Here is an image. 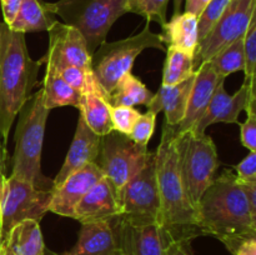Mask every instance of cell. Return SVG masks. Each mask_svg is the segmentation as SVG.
<instances>
[{"label": "cell", "instance_id": "1", "mask_svg": "<svg viewBox=\"0 0 256 255\" xmlns=\"http://www.w3.org/2000/svg\"><path fill=\"white\" fill-rule=\"evenodd\" d=\"M154 162L160 196V225L172 240L192 242L202 236L198 209L189 199L180 174L176 126L165 120Z\"/></svg>", "mask_w": 256, "mask_h": 255}, {"label": "cell", "instance_id": "2", "mask_svg": "<svg viewBox=\"0 0 256 255\" xmlns=\"http://www.w3.org/2000/svg\"><path fill=\"white\" fill-rule=\"evenodd\" d=\"M198 218L202 234L219 239L229 252L242 240L256 236V218L232 170H224L205 190Z\"/></svg>", "mask_w": 256, "mask_h": 255}, {"label": "cell", "instance_id": "3", "mask_svg": "<svg viewBox=\"0 0 256 255\" xmlns=\"http://www.w3.org/2000/svg\"><path fill=\"white\" fill-rule=\"evenodd\" d=\"M40 62L30 58L25 34L0 24V135L8 146L10 129L18 112L38 84Z\"/></svg>", "mask_w": 256, "mask_h": 255}, {"label": "cell", "instance_id": "4", "mask_svg": "<svg viewBox=\"0 0 256 255\" xmlns=\"http://www.w3.org/2000/svg\"><path fill=\"white\" fill-rule=\"evenodd\" d=\"M49 115L42 90L32 94L18 112L15 149L10 176L25 180L38 189H52V180L42 172V152Z\"/></svg>", "mask_w": 256, "mask_h": 255}, {"label": "cell", "instance_id": "5", "mask_svg": "<svg viewBox=\"0 0 256 255\" xmlns=\"http://www.w3.org/2000/svg\"><path fill=\"white\" fill-rule=\"evenodd\" d=\"M128 0H58L49 10L64 24L79 30L90 55L105 42L110 28L128 12Z\"/></svg>", "mask_w": 256, "mask_h": 255}, {"label": "cell", "instance_id": "6", "mask_svg": "<svg viewBox=\"0 0 256 255\" xmlns=\"http://www.w3.org/2000/svg\"><path fill=\"white\" fill-rule=\"evenodd\" d=\"M149 24L146 22L144 29L136 35L118 42H104L92 55V74L108 94L124 75L132 72L134 62L145 49L166 52L159 34L152 32Z\"/></svg>", "mask_w": 256, "mask_h": 255}, {"label": "cell", "instance_id": "7", "mask_svg": "<svg viewBox=\"0 0 256 255\" xmlns=\"http://www.w3.org/2000/svg\"><path fill=\"white\" fill-rule=\"evenodd\" d=\"M178 152L185 189L198 209L200 198L212 184L220 166L216 145L209 135L198 136L189 130L178 132Z\"/></svg>", "mask_w": 256, "mask_h": 255}, {"label": "cell", "instance_id": "8", "mask_svg": "<svg viewBox=\"0 0 256 255\" xmlns=\"http://www.w3.org/2000/svg\"><path fill=\"white\" fill-rule=\"evenodd\" d=\"M52 189H38L18 178H5L0 204V244L9 236L15 225L24 220L40 222L49 212Z\"/></svg>", "mask_w": 256, "mask_h": 255}, {"label": "cell", "instance_id": "9", "mask_svg": "<svg viewBox=\"0 0 256 255\" xmlns=\"http://www.w3.org/2000/svg\"><path fill=\"white\" fill-rule=\"evenodd\" d=\"M152 156L154 152H149L148 146L138 145L128 135L112 130L100 138L99 154L95 162L118 192Z\"/></svg>", "mask_w": 256, "mask_h": 255}, {"label": "cell", "instance_id": "10", "mask_svg": "<svg viewBox=\"0 0 256 255\" xmlns=\"http://www.w3.org/2000/svg\"><path fill=\"white\" fill-rule=\"evenodd\" d=\"M154 156L116 192L120 205L118 218L130 224H160V196Z\"/></svg>", "mask_w": 256, "mask_h": 255}, {"label": "cell", "instance_id": "11", "mask_svg": "<svg viewBox=\"0 0 256 255\" xmlns=\"http://www.w3.org/2000/svg\"><path fill=\"white\" fill-rule=\"evenodd\" d=\"M256 14V0H230L225 12L206 36L199 42L194 55V69L212 60L238 39L242 38Z\"/></svg>", "mask_w": 256, "mask_h": 255}, {"label": "cell", "instance_id": "12", "mask_svg": "<svg viewBox=\"0 0 256 255\" xmlns=\"http://www.w3.org/2000/svg\"><path fill=\"white\" fill-rule=\"evenodd\" d=\"M118 250L125 255H165L172 242L169 232L160 224L135 225L119 218L110 220Z\"/></svg>", "mask_w": 256, "mask_h": 255}, {"label": "cell", "instance_id": "13", "mask_svg": "<svg viewBox=\"0 0 256 255\" xmlns=\"http://www.w3.org/2000/svg\"><path fill=\"white\" fill-rule=\"evenodd\" d=\"M49 48L42 59L50 62L56 69L74 65L85 70H92V55L79 30L64 22H55L49 30Z\"/></svg>", "mask_w": 256, "mask_h": 255}, {"label": "cell", "instance_id": "14", "mask_svg": "<svg viewBox=\"0 0 256 255\" xmlns=\"http://www.w3.org/2000/svg\"><path fill=\"white\" fill-rule=\"evenodd\" d=\"M256 98L255 82L242 85L234 95L228 94L224 88V82L218 85L216 90L210 99L206 110L196 124L190 129L198 136L206 134V128L215 122H228V124H240L239 115L246 109L249 100ZM189 132V130H188Z\"/></svg>", "mask_w": 256, "mask_h": 255}, {"label": "cell", "instance_id": "15", "mask_svg": "<svg viewBox=\"0 0 256 255\" xmlns=\"http://www.w3.org/2000/svg\"><path fill=\"white\" fill-rule=\"evenodd\" d=\"M105 175L96 162H89L52 188L49 212L62 216H74V209L84 195Z\"/></svg>", "mask_w": 256, "mask_h": 255}, {"label": "cell", "instance_id": "16", "mask_svg": "<svg viewBox=\"0 0 256 255\" xmlns=\"http://www.w3.org/2000/svg\"><path fill=\"white\" fill-rule=\"evenodd\" d=\"M112 108L108 100V92L98 82L92 72H89L80 92L78 109L90 129L99 136H104L112 132Z\"/></svg>", "mask_w": 256, "mask_h": 255}, {"label": "cell", "instance_id": "17", "mask_svg": "<svg viewBox=\"0 0 256 255\" xmlns=\"http://www.w3.org/2000/svg\"><path fill=\"white\" fill-rule=\"evenodd\" d=\"M120 215L116 192L108 178L100 179L74 209L72 219L79 222H110Z\"/></svg>", "mask_w": 256, "mask_h": 255}, {"label": "cell", "instance_id": "18", "mask_svg": "<svg viewBox=\"0 0 256 255\" xmlns=\"http://www.w3.org/2000/svg\"><path fill=\"white\" fill-rule=\"evenodd\" d=\"M100 138L102 136L95 134L90 129L89 125L85 122L84 118L79 115L74 139L65 156L64 164L62 165L56 176L52 179V188L62 184L70 174L79 170L84 165L96 162L98 154H99Z\"/></svg>", "mask_w": 256, "mask_h": 255}, {"label": "cell", "instance_id": "19", "mask_svg": "<svg viewBox=\"0 0 256 255\" xmlns=\"http://www.w3.org/2000/svg\"><path fill=\"white\" fill-rule=\"evenodd\" d=\"M225 79L220 78L212 69L210 62H204L195 70L194 82H192V92L189 95L186 112L184 119L176 125L178 132H185L192 129L198 120L202 116L209 105L212 94L216 90L220 82Z\"/></svg>", "mask_w": 256, "mask_h": 255}, {"label": "cell", "instance_id": "20", "mask_svg": "<svg viewBox=\"0 0 256 255\" xmlns=\"http://www.w3.org/2000/svg\"><path fill=\"white\" fill-rule=\"evenodd\" d=\"M116 239L110 222H82L78 242L62 255H114Z\"/></svg>", "mask_w": 256, "mask_h": 255}, {"label": "cell", "instance_id": "21", "mask_svg": "<svg viewBox=\"0 0 256 255\" xmlns=\"http://www.w3.org/2000/svg\"><path fill=\"white\" fill-rule=\"evenodd\" d=\"M195 74L192 78L178 85H162L159 88L156 94H154L148 108L149 112L159 114L165 112V122L169 125L176 126L184 119L186 112L189 95L192 92Z\"/></svg>", "mask_w": 256, "mask_h": 255}, {"label": "cell", "instance_id": "22", "mask_svg": "<svg viewBox=\"0 0 256 255\" xmlns=\"http://www.w3.org/2000/svg\"><path fill=\"white\" fill-rule=\"evenodd\" d=\"M160 40L166 46L175 48L194 56L199 45L198 18L189 12H178L162 25Z\"/></svg>", "mask_w": 256, "mask_h": 255}, {"label": "cell", "instance_id": "23", "mask_svg": "<svg viewBox=\"0 0 256 255\" xmlns=\"http://www.w3.org/2000/svg\"><path fill=\"white\" fill-rule=\"evenodd\" d=\"M45 75L42 79V102L46 109L52 110L60 106L79 108L80 92L72 89L62 76L56 68L44 62Z\"/></svg>", "mask_w": 256, "mask_h": 255}, {"label": "cell", "instance_id": "24", "mask_svg": "<svg viewBox=\"0 0 256 255\" xmlns=\"http://www.w3.org/2000/svg\"><path fill=\"white\" fill-rule=\"evenodd\" d=\"M56 20L42 0H22L14 22L8 26L18 32H48Z\"/></svg>", "mask_w": 256, "mask_h": 255}, {"label": "cell", "instance_id": "25", "mask_svg": "<svg viewBox=\"0 0 256 255\" xmlns=\"http://www.w3.org/2000/svg\"><path fill=\"white\" fill-rule=\"evenodd\" d=\"M39 222L38 220L28 219L12 228L4 242L14 255H45L46 248Z\"/></svg>", "mask_w": 256, "mask_h": 255}, {"label": "cell", "instance_id": "26", "mask_svg": "<svg viewBox=\"0 0 256 255\" xmlns=\"http://www.w3.org/2000/svg\"><path fill=\"white\" fill-rule=\"evenodd\" d=\"M152 94L136 76L129 72L124 75L116 82L114 89L108 94L112 106H129L134 108L136 105H149L152 102Z\"/></svg>", "mask_w": 256, "mask_h": 255}, {"label": "cell", "instance_id": "27", "mask_svg": "<svg viewBox=\"0 0 256 255\" xmlns=\"http://www.w3.org/2000/svg\"><path fill=\"white\" fill-rule=\"evenodd\" d=\"M165 52L162 85H178L195 74L192 55L172 46H166Z\"/></svg>", "mask_w": 256, "mask_h": 255}, {"label": "cell", "instance_id": "28", "mask_svg": "<svg viewBox=\"0 0 256 255\" xmlns=\"http://www.w3.org/2000/svg\"><path fill=\"white\" fill-rule=\"evenodd\" d=\"M242 38L230 44L224 50L218 52L212 60H209L214 72L222 79H226L235 72H244L245 58Z\"/></svg>", "mask_w": 256, "mask_h": 255}, {"label": "cell", "instance_id": "29", "mask_svg": "<svg viewBox=\"0 0 256 255\" xmlns=\"http://www.w3.org/2000/svg\"><path fill=\"white\" fill-rule=\"evenodd\" d=\"M170 0H128V12L140 15L148 22H155L162 26L166 22Z\"/></svg>", "mask_w": 256, "mask_h": 255}, {"label": "cell", "instance_id": "30", "mask_svg": "<svg viewBox=\"0 0 256 255\" xmlns=\"http://www.w3.org/2000/svg\"><path fill=\"white\" fill-rule=\"evenodd\" d=\"M244 58H245V82L246 84L255 82V68H256V14L252 18L249 28L245 32L244 38Z\"/></svg>", "mask_w": 256, "mask_h": 255}, {"label": "cell", "instance_id": "31", "mask_svg": "<svg viewBox=\"0 0 256 255\" xmlns=\"http://www.w3.org/2000/svg\"><path fill=\"white\" fill-rule=\"evenodd\" d=\"M230 0H212L209 4L205 6L202 14L198 18V30H199V42L204 39L208 32L212 29L222 12H225L226 6L229 5Z\"/></svg>", "mask_w": 256, "mask_h": 255}, {"label": "cell", "instance_id": "32", "mask_svg": "<svg viewBox=\"0 0 256 255\" xmlns=\"http://www.w3.org/2000/svg\"><path fill=\"white\" fill-rule=\"evenodd\" d=\"M139 110L129 106H112V130L129 136L132 126L140 116Z\"/></svg>", "mask_w": 256, "mask_h": 255}, {"label": "cell", "instance_id": "33", "mask_svg": "<svg viewBox=\"0 0 256 255\" xmlns=\"http://www.w3.org/2000/svg\"><path fill=\"white\" fill-rule=\"evenodd\" d=\"M155 120H156V114L148 110L145 114H142L139 119L136 120L135 125L132 126V132L129 138L134 142L142 146H148L155 129Z\"/></svg>", "mask_w": 256, "mask_h": 255}, {"label": "cell", "instance_id": "34", "mask_svg": "<svg viewBox=\"0 0 256 255\" xmlns=\"http://www.w3.org/2000/svg\"><path fill=\"white\" fill-rule=\"evenodd\" d=\"M60 76L72 88V89L78 90V92H82V86L85 84V80H86L88 72H92V70H85L82 68L74 66V65H68V66L62 68V69H58Z\"/></svg>", "mask_w": 256, "mask_h": 255}, {"label": "cell", "instance_id": "35", "mask_svg": "<svg viewBox=\"0 0 256 255\" xmlns=\"http://www.w3.org/2000/svg\"><path fill=\"white\" fill-rule=\"evenodd\" d=\"M248 118L242 124H239L242 144L250 152H256V112H246Z\"/></svg>", "mask_w": 256, "mask_h": 255}, {"label": "cell", "instance_id": "36", "mask_svg": "<svg viewBox=\"0 0 256 255\" xmlns=\"http://www.w3.org/2000/svg\"><path fill=\"white\" fill-rule=\"evenodd\" d=\"M236 179L239 182H256V152H250L236 165Z\"/></svg>", "mask_w": 256, "mask_h": 255}, {"label": "cell", "instance_id": "37", "mask_svg": "<svg viewBox=\"0 0 256 255\" xmlns=\"http://www.w3.org/2000/svg\"><path fill=\"white\" fill-rule=\"evenodd\" d=\"M22 0H0L2 10V16H4V22L6 25H10L14 22L16 16L19 8L22 5Z\"/></svg>", "mask_w": 256, "mask_h": 255}, {"label": "cell", "instance_id": "38", "mask_svg": "<svg viewBox=\"0 0 256 255\" xmlns=\"http://www.w3.org/2000/svg\"><path fill=\"white\" fill-rule=\"evenodd\" d=\"M190 242L186 240H172L168 245L165 255H194Z\"/></svg>", "mask_w": 256, "mask_h": 255}, {"label": "cell", "instance_id": "39", "mask_svg": "<svg viewBox=\"0 0 256 255\" xmlns=\"http://www.w3.org/2000/svg\"><path fill=\"white\" fill-rule=\"evenodd\" d=\"M230 252L232 255H256V236L246 238L239 242Z\"/></svg>", "mask_w": 256, "mask_h": 255}, {"label": "cell", "instance_id": "40", "mask_svg": "<svg viewBox=\"0 0 256 255\" xmlns=\"http://www.w3.org/2000/svg\"><path fill=\"white\" fill-rule=\"evenodd\" d=\"M239 184L242 185V189L244 190L245 196H246L248 202H249L250 212L256 218V182H239Z\"/></svg>", "mask_w": 256, "mask_h": 255}, {"label": "cell", "instance_id": "41", "mask_svg": "<svg viewBox=\"0 0 256 255\" xmlns=\"http://www.w3.org/2000/svg\"><path fill=\"white\" fill-rule=\"evenodd\" d=\"M210 2L212 0H185V12L199 18V15Z\"/></svg>", "mask_w": 256, "mask_h": 255}, {"label": "cell", "instance_id": "42", "mask_svg": "<svg viewBox=\"0 0 256 255\" xmlns=\"http://www.w3.org/2000/svg\"><path fill=\"white\" fill-rule=\"evenodd\" d=\"M8 162H9V156H8L6 148L4 145H0V172H6Z\"/></svg>", "mask_w": 256, "mask_h": 255}, {"label": "cell", "instance_id": "43", "mask_svg": "<svg viewBox=\"0 0 256 255\" xmlns=\"http://www.w3.org/2000/svg\"><path fill=\"white\" fill-rule=\"evenodd\" d=\"M0 255H14V252L10 250V248L6 244H2V252H0Z\"/></svg>", "mask_w": 256, "mask_h": 255}, {"label": "cell", "instance_id": "44", "mask_svg": "<svg viewBox=\"0 0 256 255\" xmlns=\"http://www.w3.org/2000/svg\"><path fill=\"white\" fill-rule=\"evenodd\" d=\"M182 2H184V0H174V14H178V12H180V9H182Z\"/></svg>", "mask_w": 256, "mask_h": 255}, {"label": "cell", "instance_id": "45", "mask_svg": "<svg viewBox=\"0 0 256 255\" xmlns=\"http://www.w3.org/2000/svg\"><path fill=\"white\" fill-rule=\"evenodd\" d=\"M5 174L4 172H0V204H2V185H4V180H5Z\"/></svg>", "mask_w": 256, "mask_h": 255}, {"label": "cell", "instance_id": "46", "mask_svg": "<svg viewBox=\"0 0 256 255\" xmlns=\"http://www.w3.org/2000/svg\"><path fill=\"white\" fill-rule=\"evenodd\" d=\"M45 255H56L55 254V252H50V250H45Z\"/></svg>", "mask_w": 256, "mask_h": 255}, {"label": "cell", "instance_id": "47", "mask_svg": "<svg viewBox=\"0 0 256 255\" xmlns=\"http://www.w3.org/2000/svg\"><path fill=\"white\" fill-rule=\"evenodd\" d=\"M114 255H125V254H124V252H120V250H118V252H115Z\"/></svg>", "mask_w": 256, "mask_h": 255}, {"label": "cell", "instance_id": "48", "mask_svg": "<svg viewBox=\"0 0 256 255\" xmlns=\"http://www.w3.org/2000/svg\"><path fill=\"white\" fill-rule=\"evenodd\" d=\"M0 252H2V244H0Z\"/></svg>", "mask_w": 256, "mask_h": 255}]
</instances>
